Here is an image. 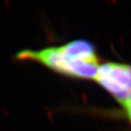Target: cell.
<instances>
[{"label":"cell","instance_id":"cell-4","mask_svg":"<svg viewBox=\"0 0 131 131\" xmlns=\"http://www.w3.org/2000/svg\"><path fill=\"white\" fill-rule=\"evenodd\" d=\"M130 68H131V65H130Z\"/></svg>","mask_w":131,"mask_h":131},{"label":"cell","instance_id":"cell-3","mask_svg":"<svg viewBox=\"0 0 131 131\" xmlns=\"http://www.w3.org/2000/svg\"><path fill=\"white\" fill-rule=\"evenodd\" d=\"M123 106L126 110V113H127V117L129 118L131 123V94L129 95V96L127 97V99L125 101V103L123 104Z\"/></svg>","mask_w":131,"mask_h":131},{"label":"cell","instance_id":"cell-2","mask_svg":"<svg viewBox=\"0 0 131 131\" xmlns=\"http://www.w3.org/2000/svg\"><path fill=\"white\" fill-rule=\"evenodd\" d=\"M95 81L123 105L131 94L130 65L118 62L102 64Z\"/></svg>","mask_w":131,"mask_h":131},{"label":"cell","instance_id":"cell-1","mask_svg":"<svg viewBox=\"0 0 131 131\" xmlns=\"http://www.w3.org/2000/svg\"><path fill=\"white\" fill-rule=\"evenodd\" d=\"M16 58L36 62L64 77L83 80H95L100 66L94 44L86 39L37 50L24 49Z\"/></svg>","mask_w":131,"mask_h":131}]
</instances>
